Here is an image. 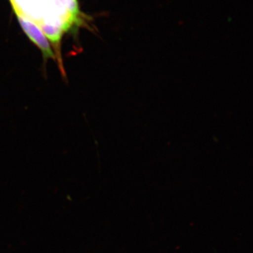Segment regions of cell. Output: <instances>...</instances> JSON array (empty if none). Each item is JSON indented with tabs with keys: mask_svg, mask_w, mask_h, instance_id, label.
<instances>
[{
	"mask_svg": "<svg viewBox=\"0 0 253 253\" xmlns=\"http://www.w3.org/2000/svg\"><path fill=\"white\" fill-rule=\"evenodd\" d=\"M15 14L17 16L18 22L25 34L29 38L30 41L41 50L44 66L47 63L48 60L56 59L54 50L51 49L47 38L44 36L41 28L38 27L36 23L28 19L23 15L18 13H15Z\"/></svg>",
	"mask_w": 253,
	"mask_h": 253,
	"instance_id": "2",
	"label": "cell"
},
{
	"mask_svg": "<svg viewBox=\"0 0 253 253\" xmlns=\"http://www.w3.org/2000/svg\"><path fill=\"white\" fill-rule=\"evenodd\" d=\"M14 13L36 23L40 28L52 26L68 32L75 25L83 23L71 14L58 0H10Z\"/></svg>",
	"mask_w": 253,
	"mask_h": 253,
	"instance_id": "1",
	"label": "cell"
}]
</instances>
